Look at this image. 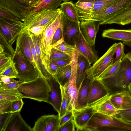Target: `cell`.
<instances>
[{"label":"cell","mask_w":131,"mask_h":131,"mask_svg":"<svg viewBox=\"0 0 131 131\" xmlns=\"http://www.w3.org/2000/svg\"><path fill=\"white\" fill-rule=\"evenodd\" d=\"M110 94L124 90H128L131 83V52H128L122 59L120 69L114 76L100 80Z\"/></svg>","instance_id":"6da1fadb"},{"label":"cell","mask_w":131,"mask_h":131,"mask_svg":"<svg viewBox=\"0 0 131 131\" xmlns=\"http://www.w3.org/2000/svg\"><path fill=\"white\" fill-rule=\"evenodd\" d=\"M58 9L56 14L46 26L42 33L39 35L40 47L48 72L51 75L49 58L52 39L56 31L61 22L63 15L60 8Z\"/></svg>","instance_id":"7a4b0ae2"},{"label":"cell","mask_w":131,"mask_h":131,"mask_svg":"<svg viewBox=\"0 0 131 131\" xmlns=\"http://www.w3.org/2000/svg\"><path fill=\"white\" fill-rule=\"evenodd\" d=\"M87 126L99 131H130L131 123L122 118L96 112L89 120Z\"/></svg>","instance_id":"3957f363"},{"label":"cell","mask_w":131,"mask_h":131,"mask_svg":"<svg viewBox=\"0 0 131 131\" xmlns=\"http://www.w3.org/2000/svg\"><path fill=\"white\" fill-rule=\"evenodd\" d=\"M17 89L22 93L23 98L46 102L51 90L47 79L41 76L32 81L22 83Z\"/></svg>","instance_id":"277c9868"},{"label":"cell","mask_w":131,"mask_h":131,"mask_svg":"<svg viewBox=\"0 0 131 131\" xmlns=\"http://www.w3.org/2000/svg\"><path fill=\"white\" fill-rule=\"evenodd\" d=\"M12 59L18 73L17 78L20 82H28L41 76L38 71L24 54L17 40L15 52Z\"/></svg>","instance_id":"5b68a950"},{"label":"cell","mask_w":131,"mask_h":131,"mask_svg":"<svg viewBox=\"0 0 131 131\" xmlns=\"http://www.w3.org/2000/svg\"><path fill=\"white\" fill-rule=\"evenodd\" d=\"M131 0H119L103 10L88 13H79L80 20H94L102 25L104 22L131 8Z\"/></svg>","instance_id":"8992f818"},{"label":"cell","mask_w":131,"mask_h":131,"mask_svg":"<svg viewBox=\"0 0 131 131\" xmlns=\"http://www.w3.org/2000/svg\"><path fill=\"white\" fill-rule=\"evenodd\" d=\"M58 10V8L55 10L45 9L36 12H30L21 20L22 31L35 27L46 26L56 14Z\"/></svg>","instance_id":"52a82bcc"},{"label":"cell","mask_w":131,"mask_h":131,"mask_svg":"<svg viewBox=\"0 0 131 131\" xmlns=\"http://www.w3.org/2000/svg\"><path fill=\"white\" fill-rule=\"evenodd\" d=\"M116 43L113 44L106 52L86 71L87 77L92 80L97 79L113 61Z\"/></svg>","instance_id":"ba28073f"},{"label":"cell","mask_w":131,"mask_h":131,"mask_svg":"<svg viewBox=\"0 0 131 131\" xmlns=\"http://www.w3.org/2000/svg\"><path fill=\"white\" fill-rule=\"evenodd\" d=\"M79 54V52L76 50L72 60V74L71 77L68 82L63 86L68 101V111H73L74 110L78 90L76 83V76L77 60Z\"/></svg>","instance_id":"9c48e42d"},{"label":"cell","mask_w":131,"mask_h":131,"mask_svg":"<svg viewBox=\"0 0 131 131\" xmlns=\"http://www.w3.org/2000/svg\"><path fill=\"white\" fill-rule=\"evenodd\" d=\"M0 9L20 21L31 11L20 0H0Z\"/></svg>","instance_id":"30bf717a"},{"label":"cell","mask_w":131,"mask_h":131,"mask_svg":"<svg viewBox=\"0 0 131 131\" xmlns=\"http://www.w3.org/2000/svg\"><path fill=\"white\" fill-rule=\"evenodd\" d=\"M80 23L70 20L63 14L62 25L63 39L68 44L74 46L78 40L81 32Z\"/></svg>","instance_id":"8fae6325"},{"label":"cell","mask_w":131,"mask_h":131,"mask_svg":"<svg viewBox=\"0 0 131 131\" xmlns=\"http://www.w3.org/2000/svg\"><path fill=\"white\" fill-rule=\"evenodd\" d=\"M0 31L12 45L23 29L21 21H13L0 17Z\"/></svg>","instance_id":"7c38bea8"},{"label":"cell","mask_w":131,"mask_h":131,"mask_svg":"<svg viewBox=\"0 0 131 131\" xmlns=\"http://www.w3.org/2000/svg\"><path fill=\"white\" fill-rule=\"evenodd\" d=\"M20 112L9 113L1 131H32L22 117Z\"/></svg>","instance_id":"4fadbf2b"},{"label":"cell","mask_w":131,"mask_h":131,"mask_svg":"<svg viewBox=\"0 0 131 131\" xmlns=\"http://www.w3.org/2000/svg\"><path fill=\"white\" fill-rule=\"evenodd\" d=\"M60 119L58 115L42 116L35 122L32 131H58Z\"/></svg>","instance_id":"5bb4252c"},{"label":"cell","mask_w":131,"mask_h":131,"mask_svg":"<svg viewBox=\"0 0 131 131\" xmlns=\"http://www.w3.org/2000/svg\"><path fill=\"white\" fill-rule=\"evenodd\" d=\"M91 81L88 107L110 94L107 89L100 80L95 79Z\"/></svg>","instance_id":"9a60e30c"},{"label":"cell","mask_w":131,"mask_h":131,"mask_svg":"<svg viewBox=\"0 0 131 131\" xmlns=\"http://www.w3.org/2000/svg\"><path fill=\"white\" fill-rule=\"evenodd\" d=\"M51 88V91L47 103L51 105L59 114L62 99L61 85L52 76L47 79Z\"/></svg>","instance_id":"2e32d148"},{"label":"cell","mask_w":131,"mask_h":131,"mask_svg":"<svg viewBox=\"0 0 131 131\" xmlns=\"http://www.w3.org/2000/svg\"><path fill=\"white\" fill-rule=\"evenodd\" d=\"M100 25L98 22L92 20H82L80 23L81 32L86 40L91 46L95 45Z\"/></svg>","instance_id":"e0dca14e"},{"label":"cell","mask_w":131,"mask_h":131,"mask_svg":"<svg viewBox=\"0 0 131 131\" xmlns=\"http://www.w3.org/2000/svg\"><path fill=\"white\" fill-rule=\"evenodd\" d=\"M73 119L77 131H82L96 111L92 106L80 111H73Z\"/></svg>","instance_id":"ac0fdd59"},{"label":"cell","mask_w":131,"mask_h":131,"mask_svg":"<svg viewBox=\"0 0 131 131\" xmlns=\"http://www.w3.org/2000/svg\"><path fill=\"white\" fill-rule=\"evenodd\" d=\"M79 54L85 57L91 64L98 59L97 54L91 45L84 38L81 32L79 39L74 45Z\"/></svg>","instance_id":"d6986e66"},{"label":"cell","mask_w":131,"mask_h":131,"mask_svg":"<svg viewBox=\"0 0 131 131\" xmlns=\"http://www.w3.org/2000/svg\"><path fill=\"white\" fill-rule=\"evenodd\" d=\"M91 81L86 75L78 89L74 110L80 111L88 107Z\"/></svg>","instance_id":"ffe728a7"},{"label":"cell","mask_w":131,"mask_h":131,"mask_svg":"<svg viewBox=\"0 0 131 131\" xmlns=\"http://www.w3.org/2000/svg\"><path fill=\"white\" fill-rule=\"evenodd\" d=\"M110 100L115 107L119 110L131 108V95L128 90L116 92L110 95Z\"/></svg>","instance_id":"44dd1931"},{"label":"cell","mask_w":131,"mask_h":131,"mask_svg":"<svg viewBox=\"0 0 131 131\" xmlns=\"http://www.w3.org/2000/svg\"><path fill=\"white\" fill-rule=\"evenodd\" d=\"M103 37L122 41L123 44L131 47V29H110L104 30Z\"/></svg>","instance_id":"7402d4cb"},{"label":"cell","mask_w":131,"mask_h":131,"mask_svg":"<svg viewBox=\"0 0 131 131\" xmlns=\"http://www.w3.org/2000/svg\"><path fill=\"white\" fill-rule=\"evenodd\" d=\"M30 38L29 30H27L22 31L17 37L16 40L18 42L20 48L24 54L36 69L32 53Z\"/></svg>","instance_id":"603a6c76"},{"label":"cell","mask_w":131,"mask_h":131,"mask_svg":"<svg viewBox=\"0 0 131 131\" xmlns=\"http://www.w3.org/2000/svg\"><path fill=\"white\" fill-rule=\"evenodd\" d=\"M110 94L91 106L97 112L108 115L115 116L119 113V111L113 105L110 100Z\"/></svg>","instance_id":"cb8c5ba5"},{"label":"cell","mask_w":131,"mask_h":131,"mask_svg":"<svg viewBox=\"0 0 131 131\" xmlns=\"http://www.w3.org/2000/svg\"><path fill=\"white\" fill-rule=\"evenodd\" d=\"M91 66L87 59L79 53L76 65V83L78 90L86 75V71Z\"/></svg>","instance_id":"d4e9b609"},{"label":"cell","mask_w":131,"mask_h":131,"mask_svg":"<svg viewBox=\"0 0 131 131\" xmlns=\"http://www.w3.org/2000/svg\"><path fill=\"white\" fill-rule=\"evenodd\" d=\"M29 31L34 44L41 74L43 77L47 79L52 75L48 72L43 57L39 46V35H35Z\"/></svg>","instance_id":"484cf974"},{"label":"cell","mask_w":131,"mask_h":131,"mask_svg":"<svg viewBox=\"0 0 131 131\" xmlns=\"http://www.w3.org/2000/svg\"><path fill=\"white\" fill-rule=\"evenodd\" d=\"M60 9L69 19L77 23H80L78 10L74 4L71 1L63 2L60 6Z\"/></svg>","instance_id":"4316f807"},{"label":"cell","mask_w":131,"mask_h":131,"mask_svg":"<svg viewBox=\"0 0 131 131\" xmlns=\"http://www.w3.org/2000/svg\"><path fill=\"white\" fill-rule=\"evenodd\" d=\"M72 74L71 64L60 67L52 76L61 85L64 86L70 80Z\"/></svg>","instance_id":"83f0119b"},{"label":"cell","mask_w":131,"mask_h":131,"mask_svg":"<svg viewBox=\"0 0 131 131\" xmlns=\"http://www.w3.org/2000/svg\"><path fill=\"white\" fill-rule=\"evenodd\" d=\"M62 1L63 0H43L30 12H36L45 9L56 10Z\"/></svg>","instance_id":"f1b7e54d"},{"label":"cell","mask_w":131,"mask_h":131,"mask_svg":"<svg viewBox=\"0 0 131 131\" xmlns=\"http://www.w3.org/2000/svg\"><path fill=\"white\" fill-rule=\"evenodd\" d=\"M23 98L22 93L17 89H0V100H8L12 101Z\"/></svg>","instance_id":"f546056e"},{"label":"cell","mask_w":131,"mask_h":131,"mask_svg":"<svg viewBox=\"0 0 131 131\" xmlns=\"http://www.w3.org/2000/svg\"><path fill=\"white\" fill-rule=\"evenodd\" d=\"M15 52L14 50L2 32L0 31V53H3L12 58Z\"/></svg>","instance_id":"4dcf8cb0"},{"label":"cell","mask_w":131,"mask_h":131,"mask_svg":"<svg viewBox=\"0 0 131 131\" xmlns=\"http://www.w3.org/2000/svg\"><path fill=\"white\" fill-rule=\"evenodd\" d=\"M122 60L112 64L113 61L99 77L97 79L101 80L111 77L118 71Z\"/></svg>","instance_id":"1f68e13d"},{"label":"cell","mask_w":131,"mask_h":131,"mask_svg":"<svg viewBox=\"0 0 131 131\" xmlns=\"http://www.w3.org/2000/svg\"><path fill=\"white\" fill-rule=\"evenodd\" d=\"M119 0H96L94 2L92 12L105 9Z\"/></svg>","instance_id":"d6a6232c"},{"label":"cell","mask_w":131,"mask_h":131,"mask_svg":"<svg viewBox=\"0 0 131 131\" xmlns=\"http://www.w3.org/2000/svg\"><path fill=\"white\" fill-rule=\"evenodd\" d=\"M52 48L67 54L72 57L73 56L76 50L74 46L69 45L64 41L57 45L53 46Z\"/></svg>","instance_id":"836d02e7"},{"label":"cell","mask_w":131,"mask_h":131,"mask_svg":"<svg viewBox=\"0 0 131 131\" xmlns=\"http://www.w3.org/2000/svg\"><path fill=\"white\" fill-rule=\"evenodd\" d=\"M72 58L67 54L52 48L51 51L49 60L50 61L57 59H64L72 61Z\"/></svg>","instance_id":"e575fe53"},{"label":"cell","mask_w":131,"mask_h":131,"mask_svg":"<svg viewBox=\"0 0 131 131\" xmlns=\"http://www.w3.org/2000/svg\"><path fill=\"white\" fill-rule=\"evenodd\" d=\"M94 2H84L78 1L74 4L78 13H88L92 12Z\"/></svg>","instance_id":"d590c367"},{"label":"cell","mask_w":131,"mask_h":131,"mask_svg":"<svg viewBox=\"0 0 131 131\" xmlns=\"http://www.w3.org/2000/svg\"><path fill=\"white\" fill-rule=\"evenodd\" d=\"M62 99L61 108L59 113L58 114L60 118L63 116L68 111V101L64 87L61 85Z\"/></svg>","instance_id":"8d00e7d4"},{"label":"cell","mask_w":131,"mask_h":131,"mask_svg":"<svg viewBox=\"0 0 131 131\" xmlns=\"http://www.w3.org/2000/svg\"><path fill=\"white\" fill-rule=\"evenodd\" d=\"M131 14V8L115 16L114 17L104 22L102 25L113 24L120 25L122 20L125 17Z\"/></svg>","instance_id":"74e56055"},{"label":"cell","mask_w":131,"mask_h":131,"mask_svg":"<svg viewBox=\"0 0 131 131\" xmlns=\"http://www.w3.org/2000/svg\"><path fill=\"white\" fill-rule=\"evenodd\" d=\"M18 73L13 60L11 64L0 72V75H5L13 78H17Z\"/></svg>","instance_id":"f35d334b"},{"label":"cell","mask_w":131,"mask_h":131,"mask_svg":"<svg viewBox=\"0 0 131 131\" xmlns=\"http://www.w3.org/2000/svg\"><path fill=\"white\" fill-rule=\"evenodd\" d=\"M124 44L121 42L116 43L115 51V57L112 64H113L118 61L122 60L125 57V54L124 53Z\"/></svg>","instance_id":"ab89813d"},{"label":"cell","mask_w":131,"mask_h":131,"mask_svg":"<svg viewBox=\"0 0 131 131\" xmlns=\"http://www.w3.org/2000/svg\"><path fill=\"white\" fill-rule=\"evenodd\" d=\"M64 41L62 20L61 23L54 35L52 41V47L59 44Z\"/></svg>","instance_id":"60d3db41"},{"label":"cell","mask_w":131,"mask_h":131,"mask_svg":"<svg viewBox=\"0 0 131 131\" xmlns=\"http://www.w3.org/2000/svg\"><path fill=\"white\" fill-rule=\"evenodd\" d=\"M13 61L12 58L3 53H0V72L9 66Z\"/></svg>","instance_id":"b9f144b4"},{"label":"cell","mask_w":131,"mask_h":131,"mask_svg":"<svg viewBox=\"0 0 131 131\" xmlns=\"http://www.w3.org/2000/svg\"><path fill=\"white\" fill-rule=\"evenodd\" d=\"M12 101L8 100H0V114L10 113Z\"/></svg>","instance_id":"7bdbcfd3"},{"label":"cell","mask_w":131,"mask_h":131,"mask_svg":"<svg viewBox=\"0 0 131 131\" xmlns=\"http://www.w3.org/2000/svg\"><path fill=\"white\" fill-rule=\"evenodd\" d=\"M73 117L70 119L62 126L59 127L58 131H75V127L74 121Z\"/></svg>","instance_id":"ee69618b"},{"label":"cell","mask_w":131,"mask_h":131,"mask_svg":"<svg viewBox=\"0 0 131 131\" xmlns=\"http://www.w3.org/2000/svg\"><path fill=\"white\" fill-rule=\"evenodd\" d=\"M119 111V113L115 116L121 117L126 121L131 123V108Z\"/></svg>","instance_id":"f6af8a7d"},{"label":"cell","mask_w":131,"mask_h":131,"mask_svg":"<svg viewBox=\"0 0 131 131\" xmlns=\"http://www.w3.org/2000/svg\"><path fill=\"white\" fill-rule=\"evenodd\" d=\"M29 33L30 35V46L31 49V51L32 53L33 56V58L35 62L36 68L39 71L40 75L42 77V75L41 74L40 67L39 66L38 61V58L35 48L34 44L32 40V39L29 33Z\"/></svg>","instance_id":"bcb514c9"},{"label":"cell","mask_w":131,"mask_h":131,"mask_svg":"<svg viewBox=\"0 0 131 131\" xmlns=\"http://www.w3.org/2000/svg\"><path fill=\"white\" fill-rule=\"evenodd\" d=\"M24 104L22 99L12 101L10 113L20 111Z\"/></svg>","instance_id":"7dc6e473"},{"label":"cell","mask_w":131,"mask_h":131,"mask_svg":"<svg viewBox=\"0 0 131 131\" xmlns=\"http://www.w3.org/2000/svg\"><path fill=\"white\" fill-rule=\"evenodd\" d=\"M23 83L18 81L7 84H0V89L8 90L17 89L18 87Z\"/></svg>","instance_id":"c3c4849f"},{"label":"cell","mask_w":131,"mask_h":131,"mask_svg":"<svg viewBox=\"0 0 131 131\" xmlns=\"http://www.w3.org/2000/svg\"><path fill=\"white\" fill-rule=\"evenodd\" d=\"M74 117L73 111H68L66 114L60 118L59 127L61 126L70 119Z\"/></svg>","instance_id":"681fc988"},{"label":"cell","mask_w":131,"mask_h":131,"mask_svg":"<svg viewBox=\"0 0 131 131\" xmlns=\"http://www.w3.org/2000/svg\"><path fill=\"white\" fill-rule=\"evenodd\" d=\"M43 0H20L26 5L29 7L31 11Z\"/></svg>","instance_id":"f907efd6"},{"label":"cell","mask_w":131,"mask_h":131,"mask_svg":"<svg viewBox=\"0 0 131 131\" xmlns=\"http://www.w3.org/2000/svg\"><path fill=\"white\" fill-rule=\"evenodd\" d=\"M72 61L64 59H57L50 61L59 67H64L68 65L71 64Z\"/></svg>","instance_id":"816d5d0a"},{"label":"cell","mask_w":131,"mask_h":131,"mask_svg":"<svg viewBox=\"0 0 131 131\" xmlns=\"http://www.w3.org/2000/svg\"><path fill=\"white\" fill-rule=\"evenodd\" d=\"M0 17L13 21H19L16 18L9 14L5 12L1 9H0Z\"/></svg>","instance_id":"f5cc1de1"},{"label":"cell","mask_w":131,"mask_h":131,"mask_svg":"<svg viewBox=\"0 0 131 131\" xmlns=\"http://www.w3.org/2000/svg\"><path fill=\"white\" fill-rule=\"evenodd\" d=\"M45 26H46L35 27L28 30H29L31 33L35 35H39L42 33L45 29Z\"/></svg>","instance_id":"db71d44e"},{"label":"cell","mask_w":131,"mask_h":131,"mask_svg":"<svg viewBox=\"0 0 131 131\" xmlns=\"http://www.w3.org/2000/svg\"><path fill=\"white\" fill-rule=\"evenodd\" d=\"M13 78L3 75H0V84H7L16 81Z\"/></svg>","instance_id":"11a10c76"},{"label":"cell","mask_w":131,"mask_h":131,"mask_svg":"<svg viewBox=\"0 0 131 131\" xmlns=\"http://www.w3.org/2000/svg\"><path fill=\"white\" fill-rule=\"evenodd\" d=\"M8 113L0 114V131H1Z\"/></svg>","instance_id":"9f6ffc18"},{"label":"cell","mask_w":131,"mask_h":131,"mask_svg":"<svg viewBox=\"0 0 131 131\" xmlns=\"http://www.w3.org/2000/svg\"><path fill=\"white\" fill-rule=\"evenodd\" d=\"M131 23V14L123 18L121 20L120 25H124Z\"/></svg>","instance_id":"6f0895ef"},{"label":"cell","mask_w":131,"mask_h":131,"mask_svg":"<svg viewBox=\"0 0 131 131\" xmlns=\"http://www.w3.org/2000/svg\"><path fill=\"white\" fill-rule=\"evenodd\" d=\"M50 66L51 74L52 76L56 73L60 67L56 65L51 62H50Z\"/></svg>","instance_id":"680465c9"},{"label":"cell","mask_w":131,"mask_h":131,"mask_svg":"<svg viewBox=\"0 0 131 131\" xmlns=\"http://www.w3.org/2000/svg\"><path fill=\"white\" fill-rule=\"evenodd\" d=\"M96 0H78V1L79 2H94Z\"/></svg>","instance_id":"91938a15"},{"label":"cell","mask_w":131,"mask_h":131,"mask_svg":"<svg viewBox=\"0 0 131 131\" xmlns=\"http://www.w3.org/2000/svg\"><path fill=\"white\" fill-rule=\"evenodd\" d=\"M128 90L131 95V83L128 86Z\"/></svg>","instance_id":"94428289"},{"label":"cell","mask_w":131,"mask_h":131,"mask_svg":"<svg viewBox=\"0 0 131 131\" xmlns=\"http://www.w3.org/2000/svg\"><path fill=\"white\" fill-rule=\"evenodd\" d=\"M70 0H63V2L69 1Z\"/></svg>","instance_id":"6125c7cd"}]
</instances>
